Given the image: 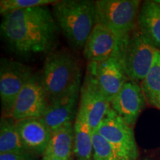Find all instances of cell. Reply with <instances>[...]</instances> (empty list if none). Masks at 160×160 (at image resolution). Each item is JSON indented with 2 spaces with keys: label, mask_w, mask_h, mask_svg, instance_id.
Segmentation results:
<instances>
[{
  "label": "cell",
  "mask_w": 160,
  "mask_h": 160,
  "mask_svg": "<svg viewBox=\"0 0 160 160\" xmlns=\"http://www.w3.org/2000/svg\"><path fill=\"white\" fill-rule=\"evenodd\" d=\"M2 39L8 50L25 59L53 51L59 28L48 6L17 10L2 15Z\"/></svg>",
  "instance_id": "cell-1"
},
{
  "label": "cell",
  "mask_w": 160,
  "mask_h": 160,
  "mask_svg": "<svg viewBox=\"0 0 160 160\" xmlns=\"http://www.w3.org/2000/svg\"><path fill=\"white\" fill-rule=\"evenodd\" d=\"M81 77L82 69L79 61L65 50L49 53L39 75L49 103L80 91Z\"/></svg>",
  "instance_id": "cell-2"
},
{
  "label": "cell",
  "mask_w": 160,
  "mask_h": 160,
  "mask_svg": "<svg viewBox=\"0 0 160 160\" xmlns=\"http://www.w3.org/2000/svg\"><path fill=\"white\" fill-rule=\"evenodd\" d=\"M52 12L69 45L75 50L83 49L97 24L95 2L62 0L53 5Z\"/></svg>",
  "instance_id": "cell-3"
},
{
  "label": "cell",
  "mask_w": 160,
  "mask_h": 160,
  "mask_svg": "<svg viewBox=\"0 0 160 160\" xmlns=\"http://www.w3.org/2000/svg\"><path fill=\"white\" fill-rule=\"evenodd\" d=\"M95 5L97 23L105 25L120 39H127L136 29L139 0H98Z\"/></svg>",
  "instance_id": "cell-4"
},
{
  "label": "cell",
  "mask_w": 160,
  "mask_h": 160,
  "mask_svg": "<svg viewBox=\"0 0 160 160\" xmlns=\"http://www.w3.org/2000/svg\"><path fill=\"white\" fill-rule=\"evenodd\" d=\"M158 48L139 29L130 34L124 48L122 61L129 80L142 81L151 69Z\"/></svg>",
  "instance_id": "cell-5"
},
{
  "label": "cell",
  "mask_w": 160,
  "mask_h": 160,
  "mask_svg": "<svg viewBox=\"0 0 160 160\" xmlns=\"http://www.w3.org/2000/svg\"><path fill=\"white\" fill-rule=\"evenodd\" d=\"M31 67L15 60H0V97L2 117H11L17 97L32 76Z\"/></svg>",
  "instance_id": "cell-6"
},
{
  "label": "cell",
  "mask_w": 160,
  "mask_h": 160,
  "mask_svg": "<svg viewBox=\"0 0 160 160\" xmlns=\"http://www.w3.org/2000/svg\"><path fill=\"white\" fill-rule=\"evenodd\" d=\"M111 109V103L98 85L92 65L88 64L87 73L80 88L78 113L94 132Z\"/></svg>",
  "instance_id": "cell-7"
},
{
  "label": "cell",
  "mask_w": 160,
  "mask_h": 160,
  "mask_svg": "<svg viewBox=\"0 0 160 160\" xmlns=\"http://www.w3.org/2000/svg\"><path fill=\"white\" fill-rule=\"evenodd\" d=\"M117 152L120 160H137L139 150L133 128L111 109L97 131Z\"/></svg>",
  "instance_id": "cell-8"
},
{
  "label": "cell",
  "mask_w": 160,
  "mask_h": 160,
  "mask_svg": "<svg viewBox=\"0 0 160 160\" xmlns=\"http://www.w3.org/2000/svg\"><path fill=\"white\" fill-rule=\"evenodd\" d=\"M128 37L120 39L105 25L97 23L83 48L84 57L88 63L100 62L116 57L122 59Z\"/></svg>",
  "instance_id": "cell-9"
},
{
  "label": "cell",
  "mask_w": 160,
  "mask_h": 160,
  "mask_svg": "<svg viewBox=\"0 0 160 160\" xmlns=\"http://www.w3.org/2000/svg\"><path fill=\"white\" fill-rule=\"evenodd\" d=\"M48 105V99L40 81L39 75L33 74L17 97L11 118L15 121L41 118Z\"/></svg>",
  "instance_id": "cell-10"
},
{
  "label": "cell",
  "mask_w": 160,
  "mask_h": 160,
  "mask_svg": "<svg viewBox=\"0 0 160 160\" xmlns=\"http://www.w3.org/2000/svg\"><path fill=\"white\" fill-rule=\"evenodd\" d=\"M91 64L98 85L110 103L124 85L128 81L120 57H111L105 61Z\"/></svg>",
  "instance_id": "cell-11"
},
{
  "label": "cell",
  "mask_w": 160,
  "mask_h": 160,
  "mask_svg": "<svg viewBox=\"0 0 160 160\" xmlns=\"http://www.w3.org/2000/svg\"><path fill=\"white\" fill-rule=\"evenodd\" d=\"M145 97L141 86L128 80L111 101V109L133 128L145 106Z\"/></svg>",
  "instance_id": "cell-12"
},
{
  "label": "cell",
  "mask_w": 160,
  "mask_h": 160,
  "mask_svg": "<svg viewBox=\"0 0 160 160\" xmlns=\"http://www.w3.org/2000/svg\"><path fill=\"white\" fill-rule=\"evenodd\" d=\"M16 125L25 151L36 157H43L51 131L42 118L16 121Z\"/></svg>",
  "instance_id": "cell-13"
},
{
  "label": "cell",
  "mask_w": 160,
  "mask_h": 160,
  "mask_svg": "<svg viewBox=\"0 0 160 160\" xmlns=\"http://www.w3.org/2000/svg\"><path fill=\"white\" fill-rule=\"evenodd\" d=\"M79 95L80 91L49 103L41 118L51 132L66 124L74 122L78 114Z\"/></svg>",
  "instance_id": "cell-14"
},
{
  "label": "cell",
  "mask_w": 160,
  "mask_h": 160,
  "mask_svg": "<svg viewBox=\"0 0 160 160\" xmlns=\"http://www.w3.org/2000/svg\"><path fill=\"white\" fill-rule=\"evenodd\" d=\"M73 123H68L51 132L48 144L43 157L58 159H73L74 128Z\"/></svg>",
  "instance_id": "cell-15"
},
{
  "label": "cell",
  "mask_w": 160,
  "mask_h": 160,
  "mask_svg": "<svg viewBox=\"0 0 160 160\" xmlns=\"http://www.w3.org/2000/svg\"><path fill=\"white\" fill-rule=\"evenodd\" d=\"M138 28L160 50V6L157 1H145L137 18Z\"/></svg>",
  "instance_id": "cell-16"
},
{
  "label": "cell",
  "mask_w": 160,
  "mask_h": 160,
  "mask_svg": "<svg viewBox=\"0 0 160 160\" xmlns=\"http://www.w3.org/2000/svg\"><path fill=\"white\" fill-rule=\"evenodd\" d=\"M74 149L76 160H92L93 131L88 123L78 113L74 123Z\"/></svg>",
  "instance_id": "cell-17"
},
{
  "label": "cell",
  "mask_w": 160,
  "mask_h": 160,
  "mask_svg": "<svg viewBox=\"0 0 160 160\" xmlns=\"http://www.w3.org/2000/svg\"><path fill=\"white\" fill-rule=\"evenodd\" d=\"M26 151L11 117H2L0 120V153Z\"/></svg>",
  "instance_id": "cell-18"
},
{
  "label": "cell",
  "mask_w": 160,
  "mask_h": 160,
  "mask_svg": "<svg viewBox=\"0 0 160 160\" xmlns=\"http://www.w3.org/2000/svg\"><path fill=\"white\" fill-rule=\"evenodd\" d=\"M141 88L146 101L150 105L157 107L160 98V50L156 52L154 60L151 69L142 81Z\"/></svg>",
  "instance_id": "cell-19"
},
{
  "label": "cell",
  "mask_w": 160,
  "mask_h": 160,
  "mask_svg": "<svg viewBox=\"0 0 160 160\" xmlns=\"http://www.w3.org/2000/svg\"><path fill=\"white\" fill-rule=\"evenodd\" d=\"M92 160H120L114 148L99 133H93Z\"/></svg>",
  "instance_id": "cell-20"
},
{
  "label": "cell",
  "mask_w": 160,
  "mask_h": 160,
  "mask_svg": "<svg viewBox=\"0 0 160 160\" xmlns=\"http://www.w3.org/2000/svg\"><path fill=\"white\" fill-rule=\"evenodd\" d=\"M57 2L58 0H1L0 13L4 15L17 10L44 7L49 5H53Z\"/></svg>",
  "instance_id": "cell-21"
},
{
  "label": "cell",
  "mask_w": 160,
  "mask_h": 160,
  "mask_svg": "<svg viewBox=\"0 0 160 160\" xmlns=\"http://www.w3.org/2000/svg\"><path fill=\"white\" fill-rule=\"evenodd\" d=\"M37 158L28 151L0 153V160H37Z\"/></svg>",
  "instance_id": "cell-22"
},
{
  "label": "cell",
  "mask_w": 160,
  "mask_h": 160,
  "mask_svg": "<svg viewBox=\"0 0 160 160\" xmlns=\"http://www.w3.org/2000/svg\"><path fill=\"white\" fill-rule=\"evenodd\" d=\"M41 160H65V159H58V158H53V157H42V159ZM73 160V159H71Z\"/></svg>",
  "instance_id": "cell-23"
},
{
  "label": "cell",
  "mask_w": 160,
  "mask_h": 160,
  "mask_svg": "<svg viewBox=\"0 0 160 160\" xmlns=\"http://www.w3.org/2000/svg\"><path fill=\"white\" fill-rule=\"evenodd\" d=\"M157 108H159V110H160V98H159V102H158V104H157Z\"/></svg>",
  "instance_id": "cell-24"
},
{
  "label": "cell",
  "mask_w": 160,
  "mask_h": 160,
  "mask_svg": "<svg viewBox=\"0 0 160 160\" xmlns=\"http://www.w3.org/2000/svg\"><path fill=\"white\" fill-rule=\"evenodd\" d=\"M142 160H151V159H150V158H148V157H146V158H144V159H142Z\"/></svg>",
  "instance_id": "cell-25"
},
{
  "label": "cell",
  "mask_w": 160,
  "mask_h": 160,
  "mask_svg": "<svg viewBox=\"0 0 160 160\" xmlns=\"http://www.w3.org/2000/svg\"><path fill=\"white\" fill-rule=\"evenodd\" d=\"M157 2L158 4H159V6H160V1H157Z\"/></svg>",
  "instance_id": "cell-26"
}]
</instances>
